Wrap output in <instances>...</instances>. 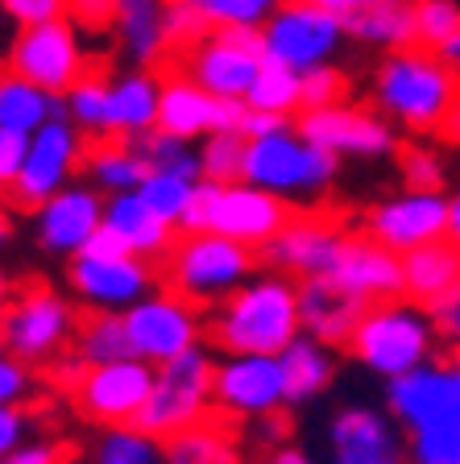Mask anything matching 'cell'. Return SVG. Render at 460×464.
I'll return each instance as SVG.
<instances>
[{
	"mask_svg": "<svg viewBox=\"0 0 460 464\" xmlns=\"http://www.w3.org/2000/svg\"><path fill=\"white\" fill-rule=\"evenodd\" d=\"M303 336L299 324V278L258 270L240 290L208 311V340L220 353H266L279 357Z\"/></svg>",
	"mask_w": 460,
	"mask_h": 464,
	"instance_id": "cell-1",
	"label": "cell"
},
{
	"mask_svg": "<svg viewBox=\"0 0 460 464\" xmlns=\"http://www.w3.org/2000/svg\"><path fill=\"white\" fill-rule=\"evenodd\" d=\"M374 108L406 133H440L448 108L460 96V75L436 50L406 46L382 54L369 79Z\"/></svg>",
	"mask_w": 460,
	"mask_h": 464,
	"instance_id": "cell-2",
	"label": "cell"
},
{
	"mask_svg": "<svg viewBox=\"0 0 460 464\" xmlns=\"http://www.w3.org/2000/svg\"><path fill=\"white\" fill-rule=\"evenodd\" d=\"M345 348L357 365H365L382 382H394V377L411 373L419 365H432L436 348H440V332H436L423 303L386 299L365 307L361 324H357Z\"/></svg>",
	"mask_w": 460,
	"mask_h": 464,
	"instance_id": "cell-3",
	"label": "cell"
},
{
	"mask_svg": "<svg viewBox=\"0 0 460 464\" xmlns=\"http://www.w3.org/2000/svg\"><path fill=\"white\" fill-rule=\"evenodd\" d=\"M258 249L224 232H179L171 257L162 261L166 290L191 299L195 307H216L258 274Z\"/></svg>",
	"mask_w": 460,
	"mask_h": 464,
	"instance_id": "cell-4",
	"label": "cell"
},
{
	"mask_svg": "<svg viewBox=\"0 0 460 464\" xmlns=\"http://www.w3.org/2000/svg\"><path fill=\"white\" fill-rule=\"evenodd\" d=\"M336 174H340V158L328 154L324 145L307 141L295 125H287L279 133L250 141L240 179L295 203V199H319L336 183Z\"/></svg>",
	"mask_w": 460,
	"mask_h": 464,
	"instance_id": "cell-5",
	"label": "cell"
},
{
	"mask_svg": "<svg viewBox=\"0 0 460 464\" xmlns=\"http://www.w3.org/2000/svg\"><path fill=\"white\" fill-rule=\"evenodd\" d=\"M75 299H67L63 290L46 286V282L13 290L9 307L0 311V348L25 365H46V361L63 357L67 348H75Z\"/></svg>",
	"mask_w": 460,
	"mask_h": 464,
	"instance_id": "cell-6",
	"label": "cell"
},
{
	"mask_svg": "<svg viewBox=\"0 0 460 464\" xmlns=\"http://www.w3.org/2000/svg\"><path fill=\"white\" fill-rule=\"evenodd\" d=\"M211 390H216V353L208 344L187 348L182 357L158 365L150 402H145L137 427H145L158 440L191 431V427L208 423L211 411H216V394Z\"/></svg>",
	"mask_w": 460,
	"mask_h": 464,
	"instance_id": "cell-7",
	"label": "cell"
},
{
	"mask_svg": "<svg viewBox=\"0 0 460 464\" xmlns=\"http://www.w3.org/2000/svg\"><path fill=\"white\" fill-rule=\"evenodd\" d=\"M348 42L345 17L319 9L311 0H282L274 17L261 25V54L266 63L307 75L311 67H328L340 58Z\"/></svg>",
	"mask_w": 460,
	"mask_h": 464,
	"instance_id": "cell-8",
	"label": "cell"
},
{
	"mask_svg": "<svg viewBox=\"0 0 460 464\" xmlns=\"http://www.w3.org/2000/svg\"><path fill=\"white\" fill-rule=\"evenodd\" d=\"M5 67L13 75L38 83L50 96H67L83 75H92V58H87L83 34L67 17L46 21V25L17 29L5 54Z\"/></svg>",
	"mask_w": 460,
	"mask_h": 464,
	"instance_id": "cell-9",
	"label": "cell"
},
{
	"mask_svg": "<svg viewBox=\"0 0 460 464\" xmlns=\"http://www.w3.org/2000/svg\"><path fill=\"white\" fill-rule=\"evenodd\" d=\"M129 340H133V357L150 365L182 357L187 348L208 340V315L191 299H182L174 290H153L142 303L125 311Z\"/></svg>",
	"mask_w": 460,
	"mask_h": 464,
	"instance_id": "cell-10",
	"label": "cell"
},
{
	"mask_svg": "<svg viewBox=\"0 0 460 464\" xmlns=\"http://www.w3.org/2000/svg\"><path fill=\"white\" fill-rule=\"evenodd\" d=\"M67 290L87 311H129L158 290V270L137 253L83 249L67 261Z\"/></svg>",
	"mask_w": 460,
	"mask_h": 464,
	"instance_id": "cell-11",
	"label": "cell"
},
{
	"mask_svg": "<svg viewBox=\"0 0 460 464\" xmlns=\"http://www.w3.org/2000/svg\"><path fill=\"white\" fill-rule=\"evenodd\" d=\"M261 67H266L261 29L224 25V29H211L203 42H195V46L182 54L179 71H187L200 87H208L211 96L245 100Z\"/></svg>",
	"mask_w": 460,
	"mask_h": 464,
	"instance_id": "cell-12",
	"label": "cell"
},
{
	"mask_svg": "<svg viewBox=\"0 0 460 464\" xmlns=\"http://www.w3.org/2000/svg\"><path fill=\"white\" fill-rule=\"evenodd\" d=\"M83 158H87V137L71 125L67 116L42 125L29 137L25 166H21L17 183L9 187V199L17 208H25V212H38L50 195L75 183V174L83 170Z\"/></svg>",
	"mask_w": 460,
	"mask_h": 464,
	"instance_id": "cell-13",
	"label": "cell"
},
{
	"mask_svg": "<svg viewBox=\"0 0 460 464\" xmlns=\"http://www.w3.org/2000/svg\"><path fill=\"white\" fill-rule=\"evenodd\" d=\"M216 411L224 419H269L287 411L282 357L266 353H220L216 357Z\"/></svg>",
	"mask_w": 460,
	"mask_h": 464,
	"instance_id": "cell-14",
	"label": "cell"
},
{
	"mask_svg": "<svg viewBox=\"0 0 460 464\" xmlns=\"http://www.w3.org/2000/svg\"><path fill=\"white\" fill-rule=\"evenodd\" d=\"M295 129L307 141L324 145L336 158H361V162H377V158L398 154V133L394 121H386L377 108L361 104H328V108H307L295 116Z\"/></svg>",
	"mask_w": 460,
	"mask_h": 464,
	"instance_id": "cell-15",
	"label": "cell"
},
{
	"mask_svg": "<svg viewBox=\"0 0 460 464\" xmlns=\"http://www.w3.org/2000/svg\"><path fill=\"white\" fill-rule=\"evenodd\" d=\"M153 373L158 365L150 361H108V365H87V373L79 377V386L71 390L75 411L96 427H121L137 423L150 402Z\"/></svg>",
	"mask_w": 460,
	"mask_h": 464,
	"instance_id": "cell-16",
	"label": "cell"
},
{
	"mask_svg": "<svg viewBox=\"0 0 460 464\" xmlns=\"http://www.w3.org/2000/svg\"><path fill=\"white\" fill-rule=\"evenodd\" d=\"M353 232L340 220L324 212H295L287 220V228L261 249V257L269 261V270L290 274V278H328L340 266Z\"/></svg>",
	"mask_w": 460,
	"mask_h": 464,
	"instance_id": "cell-17",
	"label": "cell"
},
{
	"mask_svg": "<svg viewBox=\"0 0 460 464\" xmlns=\"http://www.w3.org/2000/svg\"><path fill=\"white\" fill-rule=\"evenodd\" d=\"M448 208L452 203L444 191H411V187H403L398 195H386L365 212V237H374L377 245H386V249L403 257V253L448 237Z\"/></svg>",
	"mask_w": 460,
	"mask_h": 464,
	"instance_id": "cell-18",
	"label": "cell"
},
{
	"mask_svg": "<svg viewBox=\"0 0 460 464\" xmlns=\"http://www.w3.org/2000/svg\"><path fill=\"white\" fill-rule=\"evenodd\" d=\"M328 464H411L406 440L390 411L365 402L336 406L324 431Z\"/></svg>",
	"mask_w": 460,
	"mask_h": 464,
	"instance_id": "cell-19",
	"label": "cell"
},
{
	"mask_svg": "<svg viewBox=\"0 0 460 464\" xmlns=\"http://www.w3.org/2000/svg\"><path fill=\"white\" fill-rule=\"evenodd\" d=\"M386 406H390L394 423L411 431H427V427H440L460 419V373L456 365H419L411 373L386 382Z\"/></svg>",
	"mask_w": 460,
	"mask_h": 464,
	"instance_id": "cell-20",
	"label": "cell"
},
{
	"mask_svg": "<svg viewBox=\"0 0 460 464\" xmlns=\"http://www.w3.org/2000/svg\"><path fill=\"white\" fill-rule=\"evenodd\" d=\"M290 216H295V203H287L274 191H261V187L237 179V183L216 187L208 232H224V237H232V241L250 245V249L261 253L282 228H287Z\"/></svg>",
	"mask_w": 460,
	"mask_h": 464,
	"instance_id": "cell-21",
	"label": "cell"
},
{
	"mask_svg": "<svg viewBox=\"0 0 460 464\" xmlns=\"http://www.w3.org/2000/svg\"><path fill=\"white\" fill-rule=\"evenodd\" d=\"M245 121V100H220L208 87H200L187 71L162 75V100H158V129L187 141H203L216 129L240 133Z\"/></svg>",
	"mask_w": 460,
	"mask_h": 464,
	"instance_id": "cell-22",
	"label": "cell"
},
{
	"mask_svg": "<svg viewBox=\"0 0 460 464\" xmlns=\"http://www.w3.org/2000/svg\"><path fill=\"white\" fill-rule=\"evenodd\" d=\"M104 203L108 195H100L92 183H71L58 195H50L34 212V237L46 253L54 257H75L87 249V241L104 228Z\"/></svg>",
	"mask_w": 460,
	"mask_h": 464,
	"instance_id": "cell-23",
	"label": "cell"
},
{
	"mask_svg": "<svg viewBox=\"0 0 460 464\" xmlns=\"http://www.w3.org/2000/svg\"><path fill=\"white\" fill-rule=\"evenodd\" d=\"M158 100H162V79L150 67L104 75V137L137 141L142 133L158 129Z\"/></svg>",
	"mask_w": 460,
	"mask_h": 464,
	"instance_id": "cell-24",
	"label": "cell"
},
{
	"mask_svg": "<svg viewBox=\"0 0 460 464\" xmlns=\"http://www.w3.org/2000/svg\"><path fill=\"white\" fill-rule=\"evenodd\" d=\"M369 303L348 295L332 278H303L299 282V324L303 336H316L328 348H345L348 336L357 332Z\"/></svg>",
	"mask_w": 460,
	"mask_h": 464,
	"instance_id": "cell-25",
	"label": "cell"
},
{
	"mask_svg": "<svg viewBox=\"0 0 460 464\" xmlns=\"http://www.w3.org/2000/svg\"><path fill=\"white\" fill-rule=\"evenodd\" d=\"M332 282L357 295L365 303H386V299H403V257L386 245H377L374 237H353L332 274Z\"/></svg>",
	"mask_w": 460,
	"mask_h": 464,
	"instance_id": "cell-26",
	"label": "cell"
},
{
	"mask_svg": "<svg viewBox=\"0 0 460 464\" xmlns=\"http://www.w3.org/2000/svg\"><path fill=\"white\" fill-rule=\"evenodd\" d=\"M104 228H113L129 253L153 261V266L171 257L174 241H179V228H174L166 216L153 212V208L137 191L108 195V203H104Z\"/></svg>",
	"mask_w": 460,
	"mask_h": 464,
	"instance_id": "cell-27",
	"label": "cell"
},
{
	"mask_svg": "<svg viewBox=\"0 0 460 464\" xmlns=\"http://www.w3.org/2000/svg\"><path fill=\"white\" fill-rule=\"evenodd\" d=\"M166 5L171 0H116V46L129 67H153L171 50L166 42Z\"/></svg>",
	"mask_w": 460,
	"mask_h": 464,
	"instance_id": "cell-28",
	"label": "cell"
},
{
	"mask_svg": "<svg viewBox=\"0 0 460 464\" xmlns=\"http://www.w3.org/2000/svg\"><path fill=\"white\" fill-rule=\"evenodd\" d=\"M452 286H460V245L456 241L444 237V241L403 253V299L427 307L440 295H448Z\"/></svg>",
	"mask_w": 460,
	"mask_h": 464,
	"instance_id": "cell-29",
	"label": "cell"
},
{
	"mask_svg": "<svg viewBox=\"0 0 460 464\" xmlns=\"http://www.w3.org/2000/svg\"><path fill=\"white\" fill-rule=\"evenodd\" d=\"M83 174L100 195H125L145 183L150 166H145L142 150L133 141H125V137H100V141H87Z\"/></svg>",
	"mask_w": 460,
	"mask_h": 464,
	"instance_id": "cell-30",
	"label": "cell"
},
{
	"mask_svg": "<svg viewBox=\"0 0 460 464\" xmlns=\"http://www.w3.org/2000/svg\"><path fill=\"white\" fill-rule=\"evenodd\" d=\"M67 116V100L42 92L38 83L13 75V71H0V129L5 133H21L34 137L42 125Z\"/></svg>",
	"mask_w": 460,
	"mask_h": 464,
	"instance_id": "cell-31",
	"label": "cell"
},
{
	"mask_svg": "<svg viewBox=\"0 0 460 464\" xmlns=\"http://www.w3.org/2000/svg\"><path fill=\"white\" fill-rule=\"evenodd\" d=\"M348 38L369 50H406L415 46V0H374L369 9L345 17Z\"/></svg>",
	"mask_w": 460,
	"mask_h": 464,
	"instance_id": "cell-32",
	"label": "cell"
},
{
	"mask_svg": "<svg viewBox=\"0 0 460 464\" xmlns=\"http://www.w3.org/2000/svg\"><path fill=\"white\" fill-rule=\"evenodd\" d=\"M282 357V373H287V406L316 402L328 386L336 382V357L332 348L319 344L316 336H299Z\"/></svg>",
	"mask_w": 460,
	"mask_h": 464,
	"instance_id": "cell-33",
	"label": "cell"
},
{
	"mask_svg": "<svg viewBox=\"0 0 460 464\" xmlns=\"http://www.w3.org/2000/svg\"><path fill=\"white\" fill-rule=\"evenodd\" d=\"M75 353L87 365H108V361L133 357V340H129L125 311H87L75 332Z\"/></svg>",
	"mask_w": 460,
	"mask_h": 464,
	"instance_id": "cell-34",
	"label": "cell"
},
{
	"mask_svg": "<svg viewBox=\"0 0 460 464\" xmlns=\"http://www.w3.org/2000/svg\"><path fill=\"white\" fill-rule=\"evenodd\" d=\"M166 464H245L237 435L220 423H200L166 440Z\"/></svg>",
	"mask_w": 460,
	"mask_h": 464,
	"instance_id": "cell-35",
	"label": "cell"
},
{
	"mask_svg": "<svg viewBox=\"0 0 460 464\" xmlns=\"http://www.w3.org/2000/svg\"><path fill=\"white\" fill-rule=\"evenodd\" d=\"M92 464H166V440L137 423L100 427L96 444H92Z\"/></svg>",
	"mask_w": 460,
	"mask_h": 464,
	"instance_id": "cell-36",
	"label": "cell"
},
{
	"mask_svg": "<svg viewBox=\"0 0 460 464\" xmlns=\"http://www.w3.org/2000/svg\"><path fill=\"white\" fill-rule=\"evenodd\" d=\"M137 150H142L145 166L162 174H179V179H203V162H200V141H187V137H174L166 129H150V133L137 137Z\"/></svg>",
	"mask_w": 460,
	"mask_h": 464,
	"instance_id": "cell-37",
	"label": "cell"
},
{
	"mask_svg": "<svg viewBox=\"0 0 460 464\" xmlns=\"http://www.w3.org/2000/svg\"><path fill=\"white\" fill-rule=\"evenodd\" d=\"M245 104L290 121V116L303 112V75L290 67H279V63H266V67L258 71V79H253Z\"/></svg>",
	"mask_w": 460,
	"mask_h": 464,
	"instance_id": "cell-38",
	"label": "cell"
},
{
	"mask_svg": "<svg viewBox=\"0 0 460 464\" xmlns=\"http://www.w3.org/2000/svg\"><path fill=\"white\" fill-rule=\"evenodd\" d=\"M245 154H250V137L232 133V129H216L200 141V162L203 179L211 183H237L245 174Z\"/></svg>",
	"mask_w": 460,
	"mask_h": 464,
	"instance_id": "cell-39",
	"label": "cell"
},
{
	"mask_svg": "<svg viewBox=\"0 0 460 464\" xmlns=\"http://www.w3.org/2000/svg\"><path fill=\"white\" fill-rule=\"evenodd\" d=\"M456 34H460V0H415V46L444 54L456 42Z\"/></svg>",
	"mask_w": 460,
	"mask_h": 464,
	"instance_id": "cell-40",
	"label": "cell"
},
{
	"mask_svg": "<svg viewBox=\"0 0 460 464\" xmlns=\"http://www.w3.org/2000/svg\"><path fill=\"white\" fill-rule=\"evenodd\" d=\"M211 29H224V25H250V29H261L274 9L282 0H187Z\"/></svg>",
	"mask_w": 460,
	"mask_h": 464,
	"instance_id": "cell-41",
	"label": "cell"
},
{
	"mask_svg": "<svg viewBox=\"0 0 460 464\" xmlns=\"http://www.w3.org/2000/svg\"><path fill=\"white\" fill-rule=\"evenodd\" d=\"M137 195L150 203L153 212L166 216V220L179 228L182 216H187V203H191V195H195V183H191V179H179V174L150 170V174H145V183L137 187Z\"/></svg>",
	"mask_w": 460,
	"mask_h": 464,
	"instance_id": "cell-42",
	"label": "cell"
},
{
	"mask_svg": "<svg viewBox=\"0 0 460 464\" xmlns=\"http://www.w3.org/2000/svg\"><path fill=\"white\" fill-rule=\"evenodd\" d=\"M406 460L411 464H460V419L427 431L406 435Z\"/></svg>",
	"mask_w": 460,
	"mask_h": 464,
	"instance_id": "cell-43",
	"label": "cell"
},
{
	"mask_svg": "<svg viewBox=\"0 0 460 464\" xmlns=\"http://www.w3.org/2000/svg\"><path fill=\"white\" fill-rule=\"evenodd\" d=\"M398 179L411 191H444L448 166H444V158L432 145H403L398 150Z\"/></svg>",
	"mask_w": 460,
	"mask_h": 464,
	"instance_id": "cell-44",
	"label": "cell"
},
{
	"mask_svg": "<svg viewBox=\"0 0 460 464\" xmlns=\"http://www.w3.org/2000/svg\"><path fill=\"white\" fill-rule=\"evenodd\" d=\"M348 100V75L336 63L328 67H311L303 75V112L307 108H328V104H345Z\"/></svg>",
	"mask_w": 460,
	"mask_h": 464,
	"instance_id": "cell-45",
	"label": "cell"
},
{
	"mask_svg": "<svg viewBox=\"0 0 460 464\" xmlns=\"http://www.w3.org/2000/svg\"><path fill=\"white\" fill-rule=\"evenodd\" d=\"M208 34H211V25L187 0H171V5H166V42H171V50L187 54V50H191L195 42H203Z\"/></svg>",
	"mask_w": 460,
	"mask_h": 464,
	"instance_id": "cell-46",
	"label": "cell"
},
{
	"mask_svg": "<svg viewBox=\"0 0 460 464\" xmlns=\"http://www.w3.org/2000/svg\"><path fill=\"white\" fill-rule=\"evenodd\" d=\"M0 17L13 29L46 25V21L67 17V0H0Z\"/></svg>",
	"mask_w": 460,
	"mask_h": 464,
	"instance_id": "cell-47",
	"label": "cell"
},
{
	"mask_svg": "<svg viewBox=\"0 0 460 464\" xmlns=\"http://www.w3.org/2000/svg\"><path fill=\"white\" fill-rule=\"evenodd\" d=\"M67 21L79 34H108L116 29V0H67Z\"/></svg>",
	"mask_w": 460,
	"mask_h": 464,
	"instance_id": "cell-48",
	"label": "cell"
},
{
	"mask_svg": "<svg viewBox=\"0 0 460 464\" xmlns=\"http://www.w3.org/2000/svg\"><path fill=\"white\" fill-rule=\"evenodd\" d=\"M34 390V369L0 348V406H21Z\"/></svg>",
	"mask_w": 460,
	"mask_h": 464,
	"instance_id": "cell-49",
	"label": "cell"
},
{
	"mask_svg": "<svg viewBox=\"0 0 460 464\" xmlns=\"http://www.w3.org/2000/svg\"><path fill=\"white\" fill-rule=\"evenodd\" d=\"M427 315H432L440 340H448L452 348L460 344V286H452L448 295H440L436 303H427Z\"/></svg>",
	"mask_w": 460,
	"mask_h": 464,
	"instance_id": "cell-50",
	"label": "cell"
},
{
	"mask_svg": "<svg viewBox=\"0 0 460 464\" xmlns=\"http://www.w3.org/2000/svg\"><path fill=\"white\" fill-rule=\"evenodd\" d=\"M25 154H29V137L0 129V191H9V187L17 183L21 166H25Z\"/></svg>",
	"mask_w": 460,
	"mask_h": 464,
	"instance_id": "cell-51",
	"label": "cell"
},
{
	"mask_svg": "<svg viewBox=\"0 0 460 464\" xmlns=\"http://www.w3.org/2000/svg\"><path fill=\"white\" fill-rule=\"evenodd\" d=\"M216 187H220V183H211V179H200V183H195V195H191V203H187V216H182L179 232H208Z\"/></svg>",
	"mask_w": 460,
	"mask_h": 464,
	"instance_id": "cell-52",
	"label": "cell"
},
{
	"mask_svg": "<svg viewBox=\"0 0 460 464\" xmlns=\"http://www.w3.org/2000/svg\"><path fill=\"white\" fill-rule=\"evenodd\" d=\"M29 440V415L21 406H0V460Z\"/></svg>",
	"mask_w": 460,
	"mask_h": 464,
	"instance_id": "cell-53",
	"label": "cell"
},
{
	"mask_svg": "<svg viewBox=\"0 0 460 464\" xmlns=\"http://www.w3.org/2000/svg\"><path fill=\"white\" fill-rule=\"evenodd\" d=\"M0 464H63V448L54 440H25L21 448H13Z\"/></svg>",
	"mask_w": 460,
	"mask_h": 464,
	"instance_id": "cell-54",
	"label": "cell"
},
{
	"mask_svg": "<svg viewBox=\"0 0 460 464\" xmlns=\"http://www.w3.org/2000/svg\"><path fill=\"white\" fill-rule=\"evenodd\" d=\"M287 125H290L287 116H274V112H261V108H250V104H245V121H240V133L250 137V141H258V137L279 133V129H287Z\"/></svg>",
	"mask_w": 460,
	"mask_h": 464,
	"instance_id": "cell-55",
	"label": "cell"
},
{
	"mask_svg": "<svg viewBox=\"0 0 460 464\" xmlns=\"http://www.w3.org/2000/svg\"><path fill=\"white\" fill-rule=\"evenodd\" d=\"M261 464H316V456L299 444H274L266 456H261Z\"/></svg>",
	"mask_w": 460,
	"mask_h": 464,
	"instance_id": "cell-56",
	"label": "cell"
},
{
	"mask_svg": "<svg viewBox=\"0 0 460 464\" xmlns=\"http://www.w3.org/2000/svg\"><path fill=\"white\" fill-rule=\"evenodd\" d=\"M311 5H319V9L336 13V17H353V13L369 9V5H374V0H311Z\"/></svg>",
	"mask_w": 460,
	"mask_h": 464,
	"instance_id": "cell-57",
	"label": "cell"
},
{
	"mask_svg": "<svg viewBox=\"0 0 460 464\" xmlns=\"http://www.w3.org/2000/svg\"><path fill=\"white\" fill-rule=\"evenodd\" d=\"M440 137H444V141H448V145H460V96H456V104L448 108V116H444Z\"/></svg>",
	"mask_w": 460,
	"mask_h": 464,
	"instance_id": "cell-58",
	"label": "cell"
},
{
	"mask_svg": "<svg viewBox=\"0 0 460 464\" xmlns=\"http://www.w3.org/2000/svg\"><path fill=\"white\" fill-rule=\"evenodd\" d=\"M448 241H456L460 245V191L456 195H448Z\"/></svg>",
	"mask_w": 460,
	"mask_h": 464,
	"instance_id": "cell-59",
	"label": "cell"
},
{
	"mask_svg": "<svg viewBox=\"0 0 460 464\" xmlns=\"http://www.w3.org/2000/svg\"><path fill=\"white\" fill-rule=\"evenodd\" d=\"M9 237H13V220L5 216V208H0V249L9 245Z\"/></svg>",
	"mask_w": 460,
	"mask_h": 464,
	"instance_id": "cell-60",
	"label": "cell"
},
{
	"mask_svg": "<svg viewBox=\"0 0 460 464\" xmlns=\"http://www.w3.org/2000/svg\"><path fill=\"white\" fill-rule=\"evenodd\" d=\"M444 58H448V63H452V71H456V75H460V34H456V42H452L448 50H444Z\"/></svg>",
	"mask_w": 460,
	"mask_h": 464,
	"instance_id": "cell-61",
	"label": "cell"
},
{
	"mask_svg": "<svg viewBox=\"0 0 460 464\" xmlns=\"http://www.w3.org/2000/svg\"><path fill=\"white\" fill-rule=\"evenodd\" d=\"M9 299H13V286H9V278H5V274H0V311L9 307Z\"/></svg>",
	"mask_w": 460,
	"mask_h": 464,
	"instance_id": "cell-62",
	"label": "cell"
},
{
	"mask_svg": "<svg viewBox=\"0 0 460 464\" xmlns=\"http://www.w3.org/2000/svg\"><path fill=\"white\" fill-rule=\"evenodd\" d=\"M452 365H456V373H460V344L452 348Z\"/></svg>",
	"mask_w": 460,
	"mask_h": 464,
	"instance_id": "cell-63",
	"label": "cell"
}]
</instances>
